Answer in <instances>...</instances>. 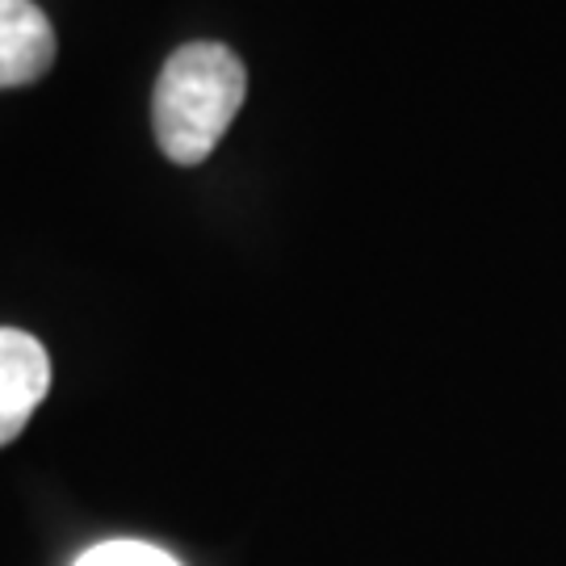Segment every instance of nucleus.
Returning <instances> with one entry per match:
<instances>
[{
  "instance_id": "obj_1",
  "label": "nucleus",
  "mask_w": 566,
  "mask_h": 566,
  "mask_svg": "<svg viewBox=\"0 0 566 566\" xmlns=\"http://www.w3.org/2000/svg\"><path fill=\"white\" fill-rule=\"evenodd\" d=\"M243 97L248 72L223 42H189L172 51L151 97L160 151L185 168L202 164L235 122Z\"/></svg>"
},
{
  "instance_id": "obj_2",
  "label": "nucleus",
  "mask_w": 566,
  "mask_h": 566,
  "mask_svg": "<svg viewBox=\"0 0 566 566\" xmlns=\"http://www.w3.org/2000/svg\"><path fill=\"white\" fill-rule=\"evenodd\" d=\"M51 390V357L30 332L0 327V446L18 441L21 428Z\"/></svg>"
},
{
  "instance_id": "obj_3",
  "label": "nucleus",
  "mask_w": 566,
  "mask_h": 566,
  "mask_svg": "<svg viewBox=\"0 0 566 566\" xmlns=\"http://www.w3.org/2000/svg\"><path fill=\"white\" fill-rule=\"evenodd\" d=\"M55 30L34 0H0V88H21L51 72Z\"/></svg>"
},
{
  "instance_id": "obj_4",
  "label": "nucleus",
  "mask_w": 566,
  "mask_h": 566,
  "mask_svg": "<svg viewBox=\"0 0 566 566\" xmlns=\"http://www.w3.org/2000/svg\"><path fill=\"white\" fill-rule=\"evenodd\" d=\"M76 566H181L172 554L147 542H105L76 558Z\"/></svg>"
}]
</instances>
